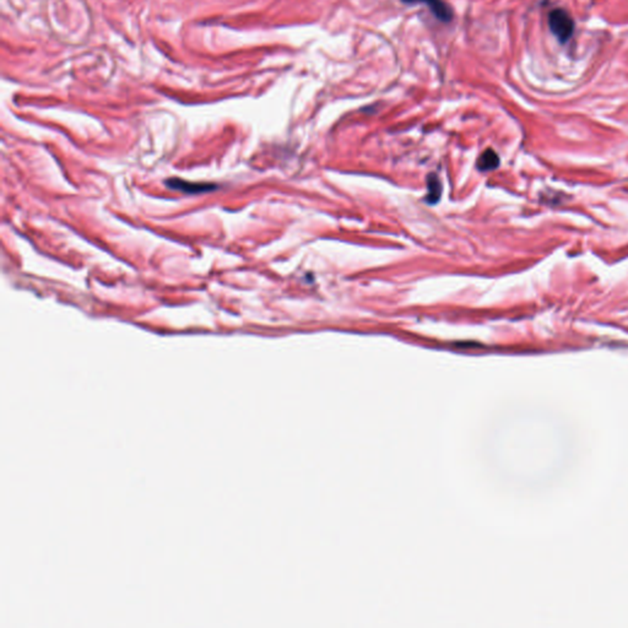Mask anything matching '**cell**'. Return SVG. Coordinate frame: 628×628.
<instances>
[{
  "mask_svg": "<svg viewBox=\"0 0 628 628\" xmlns=\"http://www.w3.org/2000/svg\"><path fill=\"white\" fill-rule=\"evenodd\" d=\"M498 165H499V157H498L497 153H494V150L489 148L479 158L477 168L482 170V172H489V170L497 168Z\"/></svg>",
  "mask_w": 628,
  "mask_h": 628,
  "instance_id": "4",
  "label": "cell"
},
{
  "mask_svg": "<svg viewBox=\"0 0 628 628\" xmlns=\"http://www.w3.org/2000/svg\"><path fill=\"white\" fill-rule=\"evenodd\" d=\"M401 1L404 4L426 5L433 13V16L440 23H448L453 20V10L443 0H401Z\"/></svg>",
  "mask_w": 628,
  "mask_h": 628,
  "instance_id": "2",
  "label": "cell"
},
{
  "mask_svg": "<svg viewBox=\"0 0 628 628\" xmlns=\"http://www.w3.org/2000/svg\"><path fill=\"white\" fill-rule=\"evenodd\" d=\"M548 25L552 33L561 43L570 40L575 32V21L570 18V13L563 9H555L550 13Z\"/></svg>",
  "mask_w": 628,
  "mask_h": 628,
  "instance_id": "1",
  "label": "cell"
},
{
  "mask_svg": "<svg viewBox=\"0 0 628 628\" xmlns=\"http://www.w3.org/2000/svg\"><path fill=\"white\" fill-rule=\"evenodd\" d=\"M427 188H428L427 202H430V204L438 202L440 194H442V184H440L438 177H435V175H428V180H427Z\"/></svg>",
  "mask_w": 628,
  "mask_h": 628,
  "instance_id": "5",
  "label": "cell"
},
{
  "mask_svg": "<svg viewBox=\"0 0 628 628\" xmlns=\"http://www.w3.org/2000/svg\"><path fill=\"white\" fill-rule=\"evenodd\" d=\"M166 185H168L170 189H175L182 193L187 194L205 193V192H210L216 188L215 184L192 183V182L180 180V178H170V180H166Z\"/></svg>",
  "mask_w": 628,
  "mask_h": 628,
  "instance_id": "3",
  "label": "cell"
}]
</instances>
